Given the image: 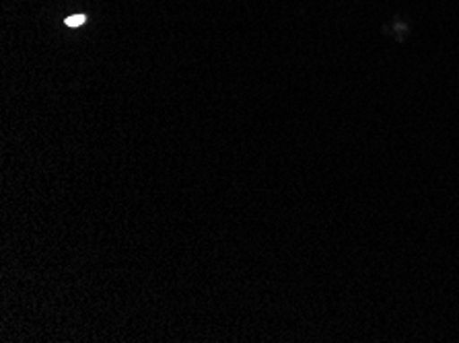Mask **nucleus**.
Returning a JSON list of instances; mask_svg holds the SVG:
<instances>
[{
	"label": "nucleus",
	"mask_w": 459,
	"mask_h": 343,
	"mask_svg": "<svg viewBox=\"0 0 459 343\" xmlns=\"http://www.w3.org/2000/svg\"><path fill=\"white\" fill-rule=\"evenodd\" d=\"M82 23H85V15H73V17L66 19L68 27H81Z\"/></svg>",
	"instance_id": "obj_1"
}]
</instances>
